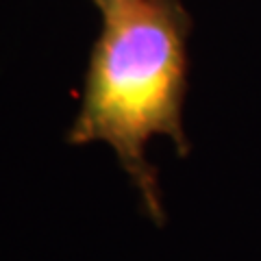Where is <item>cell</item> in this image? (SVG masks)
I'll return each instance as SVG.
<instances>
[{"label":"cell","mask_w":261,"mask_h":261,"mask_svg":"<svg viewBox=\"0 0 261 261\" xmlns=\"http://www.w3.org/2000/svg\"><path fill=\"white\" fill-rule=\"evenodd\" d=\"M185 37L178 0H116L105 7L81 111L68 135L70 144H109L157 222H163V207L146 144L166 135L187 152Z\"/></svg>","instance_id":"obj_1"},{"label":"cell","mask_w":261,"mask_h":261,"mask_svg":"<svg viewBox=\"0 0 261 261\" xmlns=\"http://www.w3.org/2000/svg\"><path fill=\"white\" fill-rule=\"evenodd\" d=\"M111 3H116V0H94V5H96V7H98V9H100V11L105 9V7H109Z\"/></svg>","instance_id":"obj_2"}]
</instances>
